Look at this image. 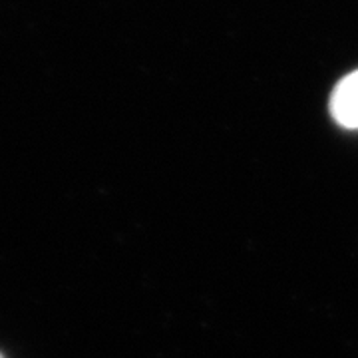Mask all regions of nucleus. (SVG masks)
<instances>
[{
	"label": "nucleus",
	"instance_id": "obj_1",
	"mask_svg": "<svg viewBox=\"0 0 358 358\" xmlns=\"http://www.w3.org/2000/svg\"><path fill=\"white\" fill-rule=\"evenodd\" d=\"M331 115L338 126L358 129V70L336 84L331 96Z\"/></svg>",
	"mask_w": 358,
	"mask_h": 358
}]
</instances>
